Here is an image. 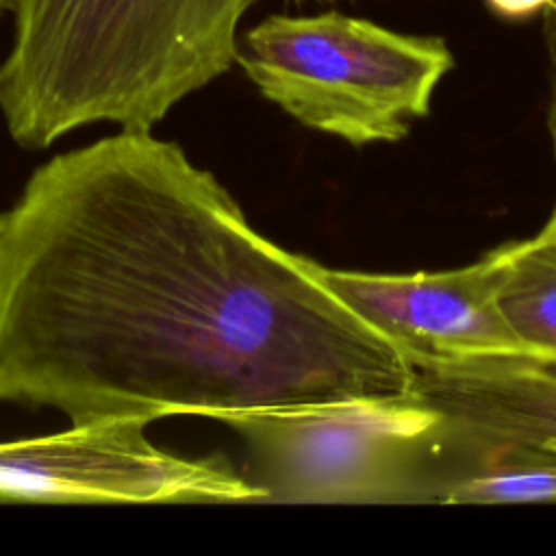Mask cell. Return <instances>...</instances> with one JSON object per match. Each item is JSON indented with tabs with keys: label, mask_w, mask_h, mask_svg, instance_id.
I'll list each match as a JSON object with an SVG mask.
<instances>
[{
	"label": "cell",
	"mask_w": 556,
	"mask_h": 556,
	"mask_svg": "<svg viewBox=\"0 0 556 556\" xmlns=\"http://www.w3.org/2000/svg\"><path fill=\"white\" fill-rule=\"evenodd\" d=\"M308 267L410 363L526 354L497 306L495 250L471 265L443 271L367 274L332 269L313 258Z\"/></svg>",
	"instance_id": "obj_6"
},
{
	"label": "cell",
	"mask_w": 556,
	"mask_h": 556,
	"mask_svg": "<svg viewBox=\"0 0 556 556\" xmlns=\"http://www.w3.org/2000/svg\"><path fill=\"white\" fill-rule=\"evenodd\" d=\"M549 219L556 224V206H554V211H552V215H549Z\"/></svg>",
	"instance_id": "obj_12"
},
{
	"label": "cell",
	"mask_w": 556,
	"mask_h": 556,
	"mask_svg": "<svg viewBox=\"0 0 556 556\" xmlns=\"http://www.w3.org/2000/svg\"><path fill=\"white\" fill-rule=\"evenodd\" d=\"M415 367L172 141L46 161L0 213V402L72 426L413 395Z\"/></svg>",
	"instance_id": "obj_1"
},
{
	"label": "cell",
	"mask_w": 556,
	"mask_h": 556,
	"mask_svg": "<svg viewBox=\"0 0 556 556\" xmlns=\"http://www.w3.org/2000/svg\"><path fill=\"white\" fill-rule=\"evenodd\" d=\"M497 306L526 354L556 358V224L495 248Z\"/></svg>",
	"instance_id": "obj_8"
},
{
	"label": "cell",
	"mask_w": 556,
	"mask_h": 556,
	"mask_svg": "<svg viewBox=\"0 0 556 556\" xmlns=\"http://www.w3.org/2000/svg\"><path fill=\"white\" fill-rule=\"evenodd\" d=\"M413 397L476 445L556 454V358L482 354L413 361Z\"/></svg>",
	"instance_id": "obj_7"
},
{
	"label": "cell",
	"mask_w": 556,
	"mask_h": 556,
	"mask_svg": "<svg viewBox=\"0 0 556 556\" xmlns=\"http://www.w3.org/2000/svg\"><path fill=\"white\" fill-rule=\"evenodd\" d=\"M245 443L243 478L261 504H437L471 456L413 395L219 417Z\"/></svg>",
	"instance_id": "obj_3"
},
{
	"label": "cell",
	"mask_w": 556,
	"mask_h": 556,
	"mask_svg": "<svg viewBox=\"0 0 556 556\" xmlns=\"http://www.w3.org/2000/svg\"><path fill=\"white\" fill-rule=\"evenodd\" d=\"M256 0H4L13 43L0 113L30 150L113 122L150 132L182 98L237 61V26Z\"/></svg>",
	"instance_id": "obj_2"
},
{
	"label": "cell",
	"mask_w": 556,
	"mask_h": 556,
	"mask_svg": "<svg viewBox=\"0 0 556 556\" xmlns=\"http://www.w3.org/2000/svg\"><path fill=\"white\" fill-rule=\"evenodd\" d=\"M473 458L441 489L437 504L556 502V454L476 445Z\"/></svg>",
	"instance_id": "obj_9"
},
{
	"label": "cell",
	"mask_w": 556,
	"mask_h": 556,
	"mask_svg": "<svg viewBox=\"0 0 556 556\" xmlns=\"http://www.w3.org/2000/svg\"><path fill=\"white\" fill-rule=\"evenodd\" d=\"M0 7H4V0H0Z\"/></svg>",
	"instance_id": "obj_13"
},
{
	"label": "cell",
	"mask_w": 556,
	"mask_h": 556,
	"mask_svg": "<svg viewBox=\"0 0 556 556\" xmlns=\"http://www.w3.org/2000/svg\"><path fill=\"white\" fill-rule=\"evenodd\" d=\"M237 63L300 124L369 146L402 141L428 115L454 56L441 37L328 11L265 17L241 37Z\"/></svg>",
	"instance_id": "obj_4"
},
{
	"label": "cell",
	"mask_w": 556,
	"mask_h": 556,
	"mask_svg": "<svg viewBox=\"0 0 556 556\" xmlns=\"http://www.w3.org/2000/svg\"><path fill=\"white\" fill-rule=\"evenodd\" d=\"M545 15V39L552 59V98H549V113H547V130L552 141V152L556 159V0H549L543 9Z\"/></svg>",
	"instance_id": "obj_10"
},
{
	"label": "cell",
	"mask_w": 556,
	"mask_h": 556,
	"mask_svg": "<svg viewBox=\"0 0 556 556\" xmlns=\"http://www.w3.org/2000/svg\"><path fill=\"white\" fill-rule=\"evenodd\" d=\"M146 426L135 417L104 419L0 443V502H263L226 458L163 452Z\"/></svg>",
	"instance_id": "obj_5"
},
{
	"label": "cell",
	"mask_w": 556,
	"mask_h": 556,
	"mask_svg": "<svg viewBox=\"0 0 556 556\" xmlns=\"http://www.w3.org/2000/svg\"><path fill=\"white\" fill-rule=\"evenodd\" d=\"M549 0H486L489 9L506 20H523L543 11Z\"/></svg>",
	"instance_id": "obj_11"
}]
</instances>
